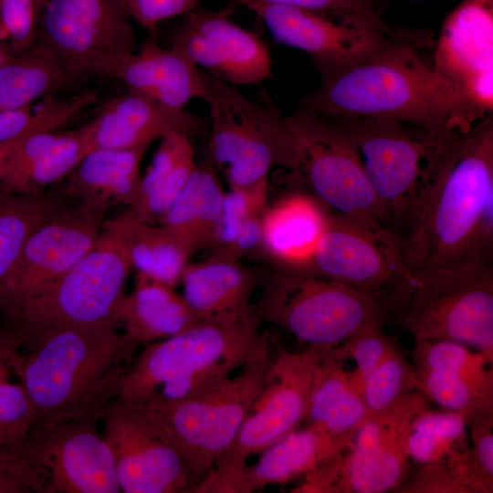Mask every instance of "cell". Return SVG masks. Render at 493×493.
Here are the masks:
<instances>
[{
  "label": "cell",
  "mask_w": 493,
  "mask_h": 493,
  "mask_svg": "<svg viewBox=\"0 0 493 493\" xmlns=\"http://www.w3.org/2000/svg\"><path fill=\"white\" fill-rule=\"evenodd\" d=\"M410 278L493 263V117L458 132L421 186L397 237Z\"/></svg>",
  "instance_id": "1"
},
{
  "label": "cell",
  "mask_w": 493,
  "mask_h": 493,
  "mask_svg": "<svg viewBox=\"0 0 493 493\" xmlns=\"http://www.w3.org/2000/svg\"><path fill=\"white\" fill-rule=\"evenodd\" d=\"M393 37L371 58L320 74L299 110L321 116L383 119L429 131H467L487 114L407 40Z\"/></svg>",
  "instance_id": "2"
},
{
  "label": "cell",
  "mask_w": 493,
  "mask_h": 493,
  "mask_svg": "<svg viewBox=\"0 0 493 493\" xmlns=\"http://www.w3.org/2000/svg\"><path fill=\"white\" fill-rule=\"evenodd\" d=\"M139 348L113 320L59 328L27 343L18 372L36 422L100 421Z\"/></svg>",
  "instance_id": "3"
},
{
  "label": "cell",
  "mask_w": 493,
  "mask_h": 493,
  "mask_svg": "<svg viewBox=\"0 0 493 493\" xmlns=\"http://www.w3.org/2000/svg\"><path fill=\"white\" fill-rule=\"evenodd\" d=\"M258 325L253 312L197 319L172 337L145 344L123 376L119 398L170 403L204 391L252 356L262 339Z\"/></svg>",
  "instance_id": "4"
},
{
  "label": "cell",
  "mask_w": 493,
  "mask_h": 493,
  "mask_svg": "<svg viewBox=\"0 0 493 493\" xmlns=\"http://www.w3.org/2000/svg\"><path fill=\"white\" fill-rule=\"evenodd\" d=\"M278 345L275 336L265 331L252 356L217 383L175 402L134 403L183 456L190 473V492L233 444Z\"/></svg>",
  "instance_id": "5"
},
{
  "label": "cell",
  "mask_w": 493,
  "mask_h": 493,
  "mask_svg": "<svg viewBox=\"0 0 493 493\" xmlns=\"http://www.w3.org/2000/svg\"><path fill=\"white\" fill-rule=\"evenodd\" d=\"M202 76L203 100L210 114L211 163L230 188L246 189L267 181L274 168L299 171V153L287 116L267 96L255 101L237 86L204 69Z\"/></svg>",
  "instance_id": "6"
},
{
  "label": "cell",
  "mask_w": 493,
  "mask_h": 493,
  "mask_svg": "<svg viewBox=\"0 0 493 493\" xmlns=\"http://www.w3.org/2000/svg\"><path fill=\"white\" fill-rule=\"evenodd\" d=\"M252 312L308 347H336L388 317L377 297L307 271L275 267Z\"/></svg>",
  "instance_id": "7"
},
{
  "label": "cell",
  "mask_w": 493,
  "mask_h": 493,
  "mask_svg": "<svg viewBox=\"0 0 493 493\" xmlns=\"http://www.w3.org/2000/svg\"><path fill=\"white\" fill-rule=\"evenodd\" d=\"M391 315L414 341H457L492 362L493 263L471 261L412 278Z\"/></svg>",
  "instance_id": "8"
},
{
  "label": "cell",
  "mask_w": 493,
  "mask_h": 493,
  "mask_svg": "<svg viewBox=\"0 0 493 493\" xmlns=\"http://www.w3.org/2000/svg\"><path fill=\"white\" fill-rule=\"evenodd\" d=\"M356 148L387 228L403 233L415 197L454 137L395 121L325 116Z\"/></svg>",
  "instance_id": "9"
},
{
  "label": "cell",
  "mask_w": 493,
  "mask_h": 493,
  "mask_svg": "<svg viewBox=\"0 0 493 493\" xmlns=\"http://www.w3.org/2000/svg\"><path fill=\"white\" fill-rule=\"evenodd\" d=\"M131 267L107 232L58 280L34 298L2 313L22 349L48 331L73 325L115 321Z\"/></svg>",
  "instance_id": "10"
},
{
  "label": "cell",
  "mask_w": 493,
  "mask_h": 493,
  "mask_svg": "<svg viewBox=\"0 0 493 493\" xmlns=\"http://www.w3.org/2000/svg\"><path fill=\"white\" fill-rule=\"evenodd\" d=\"M299 153L304 185L330 211L396 246L360 155L328 117L297 110L287 116ZM396 247V246H395Z\"/></svg>",
  "instance_id": "11"
},
{
  "label": "cell",
  "mask_w": 493,
  "mask_h": 493,
  "mask_svg": "<svg viewBox=\"0 0 493 493\" xmlns=\"http://www.w3.org/2000/svg\"><path fill=\"white\" fill-rule=\"evenodd\" d=\"M427 407L414 391L391 406L367 414L349 446L305 475L296 492L382 493L399 488L406 477V435L413 418Z\"/></svg>",
  "instance_id": "12"
},
{
  "label": "cell",
  "mask_w": 493,
  "mask_h": 493,
  "mask_svg": "<svg viewBox=\"0 0 493 493\" xmlns=\"http://www.w3.org/2000/svg\"><path fill=\"white\" fill-rule=\"evenodd\" d=\"M317 357L318 347L288 351L278 345L233 444L193 493H211L216 485L241 469L251 456L259 454L304 421Z\"/></svg>",
  "instance_id": "13"
},
{
  "label": "cell",
  "mask_w": 493,
  "mask_h": 493,
  "mask_svg": "<svg viewBox=\"0 0 493 493\" xmlns=\"http://www.w3.org/2000/svg\"><path fill=\"white\" fill-rule=\"evenodd\" d=\"M36 31L68 82L85 74L104 76L133 53L134 34L119 0H37Z\"/></svg>",
  "instance_id": "14"
},
{
  "label": "cell",
  "mask_w": 493,
  "mask_h": 493,
  "mask_svg": "<svg viewBox=\"0 0 493 493\" xmlns=\"http://www.w3.org/2000/svg\"><path fill=\"white\" fill-rule=\"evenodd\" d=\"M99 420L37 421L10 446L44 478L47 493H120Z\"/></svg>",
  "instance_id": "15"
},
{
  "label": "cell",
  "mask_w": 493,
  "mask_h": 493,
  "mask_svg": "<svg viewBox=\"0 0 493 493\" xmlns=\"http://www.w3.org/2000/svg\"><path fill=\"white\" fill-rule=\"evenodd\" d=\"M106 213L73 200L41 223L26 239L0 292V314L58 280L100 236Z\"/></svg>",
  "instance_id": "16"
},
{
  "label": "cell",
  "mask_w": 493,
  "mask_h": 493,
  "mask_svg": "<svg viewBox=\"0 0 493 493\" xmlns=\"http://www.w3.org/2000/svg\"><path fill=\"white\" fill-rule=\"evenodd\" d=\"M278 42L305 51L320 74L365 61L391 42L388 26L303 8L250 3L246 5Z\"/></svg>",
  "instance_id": "17"
},
{
  "label": "cell",
  "mask_w": 493,
  "mask_h": 493,
  "mask_svg": "<svg viewBox=\"0 0 493 493\" xmlns=\"http://www.w3.org/2000/svg\"><path fill=\"white\" fill-rule=\"evenodd\" d=\"M100 421L121 492L190 493L185 461L138 404L117 398Z\"/></svg>",
  "instance_id": "18"
},
{
  "label": "cell",
  "mask_w": 493,
  "mask_h": 493,
  "mask_svg": "<svg viewBox=\"0 0 493 493\" xmlns=\"http://www.w3.org/2000/svg\"><path fill=\"white\" fill-rule=\"evenodd\" d=\"M311 273L377 297L388 316L412 279L393 245L331 211L315 251Z\"/></svg>",
  "instance_id": "19"
},
{
  "label": "cell",
  "mask_w": 493,
  "mask_h": 493,
  "mask_svg": "<svg viewBox=\"0 0 493 493\" xmlns=\"http://www.w3.org/2000/svg\"><path fill=\"white\" fill-rule=\"evenodd\" d=\"M232 8H194L173 32L171 45L197 67L229 84L258 85L272 78L266 42L230 19Z\"/></svg>",
  "instance_id": "20"
},
{
  "label": "cell",
  "mask_w": 493,
  "mask_h": 493,
  "mask_svg": "<svg viewBox=\"0 0 493 493\" xmlns=\"http://www.w3.org/2000/svg\"><path fill=\"white\" fill-rule=\"evenodd\" d=\"M493 0H463L445 19L434 68L492 112Z\"/></svg>",
  "instance_id": "21"
},
{
  "label": "cell",
  "mask_w": 493,
  "mask_h": 493,
  "mask_svg": "<svg viewBox=\"0 0 493 493\" xmlns=\"http://www.w3.org/2000/svg\"><path fill=\"white\" fill-rule=\"evenodd\" d=\"M86 126L92 150H147L152 142L172 133L191 138L204 128V121L184 109L129 91L104 102Z\"/></svg>",
  "instance_id": "22"
},
{
  "label": "cell",
  "mask_w": 493,
  "mask_h": 493,
  "mask_svg": "<svg viewBox=\"0 0 493 493\" xmlns=\"http://www.w3.org/2000/svg\"><path fill=\"white\" fill-rule=\"evenodd\" d=\"M330 211L309 191L293 190L267 205L262 215V254L275 267L311 272Z\"/></svg>",
  "instance_id": "23"
},
{
  "label": "cell",
  "mask_w": 493,
  "mask_h": 493,
  "mask_svg": "<svg viewBox=\"0 0 493 493\" xmlns=\"http://www.w3.org/2000/svg\"><path fill=\"white\" fill-rule=\"evenodd\" d=\"M104 76L122 81L129 91L174 109H184L205 95L202 69L179 48L153 41L116 63Z\"/></svg>",
  "instance_id": "24"
},
{
  "label": "cell",
  "mask_w": 493,
  "mask_h": 493,
  "mask_svg": "<svg viewBox=\"0 0 493 493\" xmlns=\"http://www.w3.org/2000/svg\"><path fill=\"white\" fill-rule=\"evenodd\" d=\"M341 449L323 433L306 426L295 429L261 451L258 460L245 465L216 485L211 493H251L306 475Z\"/></svg>",
  "instance_id": "25"
},
{
  "label": "cell",
  "mask_w": 493,
  "mask_h": 493,
  "mask_svg": "<svg viewBox=\"0 0 493 493\" xmlns=\"http://www.w3.org/2000/svg\"><path fill=\"white\" fill-rule=\"evenodd\" d=\"M261 275L221 255L188 263L180 284L184 300L197 319L240 317L252 313L250 300Z\"/></svg>",
  "instance_id": "26"
},
{
  "label": "cell",
  "mask_w": 493,
  "mask_h": 493,
  "mask_svg": "<svg viewBox=\"0 0 493 493\" xmlns=\"http://www.w3.org/2000/svg\"><path fill=\"white\" fill-rule=\"evenodd\" d=\"M331 348L318 347V357L304 421L329 436L342 451L367 414L352 372Z\"/></svg>",
  "instance_id": "27"
},
{
  "label": "cell",
  "mask_w": 493,
  "mask_h": 493,
  "mask_svg": "<svg viewBox=\"0 0 493 493\" xmlns=\"http://www.w3.org/2000/svg\"><path fill=\"white\" fill-rule=\"evenodd\" d=\"M146 150L94 149L65 178V190L82 205L100 212L118 205L131 206L141 181Z\"/></svg>",
  "instance_id": "28"
},
{
  "label": "cell",
  "mask_w": 493,
  "mask_h": 493,
  "mask_svg": "<svg viewBox=\"0 0 493 493\" xmlns=\"http://www.w3.org/2000/svg\"><path fill=\"white\" fill-rule=\"evenodd\" d=\"M102 230L117 241L137 273L173 288L180 284L192 254L165 227L141 220L128 206L104 220Z\"/></svg>",
  "instance_id": "29"
},
{
  "label": "cell",
  "mask_w": 493,
  "mask_h": 493,
  "mask_svg": "<svg viewBox=\"0 0 493 493\" xmlns=\"http://www.w3.org/2000/svg\"><path fill=\"white\" fill-rule=\"evenodd\" d=\"M196 320L182 294L139 273L115 317L117 326L138 346L172 337Z\"/></svg>",
  "instance_id": "30"
},
{
  "label": "cell",
  "mask_w": 493,
  "mask_h": 493,
  "mask_svg": "<svg viewBox=\"0 0 493 493\" xmlns=\"http://www.w3.org/2000/svg\"><path fill=\"white\" fill-rule=\"evenodd\" d=\"M225 192L212 163L197 165L189 181L157 224L193 255L210 247Z\"/></svg>",
  "instance_id": "31"
},
{
  "label": "cell",
  "mask_w": 493,
  "mask_h": 493,
  "mask_svg": "<svg viewBox=\"0 0 493 493\" xmlns=\"http://www.w3.org/2000/svg\"><path fill=\"white\" fill-rule=\"evenodd\" d=\"M197 167L191 138L172 133L163 139L141 177L131 210L142 221L157 224Z\"/></svg>",
  "instance_id": "32"
},
{
  "label": "cell",
  "mask_w": 493,
  "mask_h": 493,
  "mask_svg": "<svg viewBox=\"0 0 493 493\" xmlns=\"http://www.w3.org/2000/svg\"><path fill=\"white\" fill-rule=\"evenodd\" d=\"M67 83L58 58L39 39L0 66V111L31 105Z\"/></svg>",
  "instance_id": "33"
},
{
  "label": "cell",
  "mask_w": 493,
  "mask_h": 493,
  "mask_svg": "<svg viewBox=\"0 0 493 493\" xmlns=\"http://www.w3.org/2000/svg\"><path fill=\"white\" fill-rule=\"evenodd\" d=\"M73 200L64 187L39 194L0 187V292L30 234Z\"/></svg>",
  "instance_id": "34"
},
{
  "label": "cell",
  "mask_w": 493,
  "mask_h": 493,
  "mask_svg": "<svg viewBox=\"0 0 493 493\" xmlns=\"http://www.w3.org/2000/svg\"><path fill=\"white\" fill-rule=\"evenodd\" d=\"M467 417L460 413L425 408L413 418L408 428L409 459L422 465L435 464L467 450Z\"/></svg>",
  "instance_id": "35"
},
{
  "label": "cell",
  "mask_w": 493,
  "mask_h": 493,
  "mask_svg": "<svg viewBox=\"0 0 493 493\" xmlns=\"http://www.w3.org/2000/svg\"><path fill=\"white\" fill-rule=\"evenodd\" d=\"M20 354L16 340L0 324V446L9 447L22 440L36 422L18 372Z\"/></svg>",
  "instance_id": "36"
},
{
  "label": "cell",
  "mask_w": 493,
  "mask_h": 493,
  "mask_svg": "<svg viewBox=\"0 0 493 493\" xmlns=\"http://www.w3.org/2000/svg\"><path fill=\"white\" fill-rule=\"evenodd\" d=\"M92 151L86 124L59 131L44 153L8 190L39 194L64 180L79 163Z\"/></svg>",
  "instance_id": "37"
},
{
  "label": "cell",
  "mask_w": 493,
  "mask_h": 493,
  "mask_svg": "<svg viewBox=\"0 0 493 493\" xmlns=\"http://www.w3.org/2000/svg\"><path fill=\"white\" fill-rule=\"evenodd\" d=\"M420 392L446 411L472 415L493 413V383L448 372L415 369Z\"/></svg>",
  "instance_id": "38"
},
{
  "label": "cell",
  "mask_w": 493,
  "mask_h": 493,
  "mask_svg": "<svg viewBox=\"0 0 493 493\" xmlns=\"http://www.w3.org/2000/svg\"><path fill=\"white\" fill-rule=\"evenodd\" d=\"M367 414L382 411L414 391H420L414 367L395 343L362 380Z\"/></svg>",
  "instance_id": "39"
},
{
  "label": "cell",
  "mask_w": 493,
  "mask_h": 493,
  "mask_svg": "<svg viewBox=\"0 0 493 493\" xmlns=\"http://www.w3.org/2000/svg\"><path fill=\"white\" fill-rule=\"evenodd\" d=\"M95 100L91 92H84L70 100L48 96L38 107L28 105L0 111V143L12 141L36 128L57 130Z\"/></svg>",
  "instance_id": "40"
},
{
  "label": "cell",
  "mask_w": 493,
  "mask_h": 493,
  "mask_svg": "<svg viewBox=\"0 0 493 493\" xmlns=\"http://www.w3.org/2000/svg\"><path fill=\"white\" fill-rule=\"evenodd\" d=\"M413 360L415 369L454 372L493 383L492 369L488 368L492 362L481 352L471 351L467 345L457 341H415Z\"/></svg>",
  "instance_id": "41"
},
{
  "label": "cell",
  "mask_w": 493,
  "mask_h": 493,
  "mask_svg": "<svg viewBox=\"0 0 493 493\" xmlns=\"http://www.w3.org/2000/svg\"><path fill=\"white\" fill-rule=\"evenodd\" d=\"M268 180L246 189L225 192L212 245L214 254L222 255L236 239L241 226L251 215L267 207Z\"/></svg>",
  "instance_id": "42"
},
{
  "label": "cell",
  "mask_w": 493,
  "mask_h": 493,
  "mask_svg": "<svg viewBox=\"0 0 493 493\" xmlns=\"http://www.w3.org/2000/svg\"><path fill=\"white\" fill-rule=\"evenodd\" d=\"M383 325L382 321L371 323L343 343L331 348L332 353L338 358L354 361L356 367L351 372L360 389L362 380L395 344L385 334Z\"/></svg>",
  "instance_id": "43"
},
{
  "label": "cell",
  "mask_w": 493,
  "mask_h": 493,
  "mask_svg": "<svg viewBox=\"0 0 493 493\" xmlns=\"http://www.w3.org/2000/svg\"><path fill=\"white\" fill-rule=\"evenodd\" d=\"M37 0H0V28L14 47L24 50L35 40Z\"/></svg>",
  "instance_id": "44"
},
{
  "label": "cell",
  "mask_w": 493,
  "mask_h": 493,
  "mask_svg": "<svg viewBox=\"0 0 493 493\" xmlns=\"http://www.w3.org/2000/svg\"><path fill=\"white\" fill-rule=\"evenodd\" d=\"M0 493H47L42 476L13 448L0 446Z\"/></svg>",
  "instance_id": "45"
},
{
  "label": "cell",
  "mask_w": 493,
  "mask_h": 493,
  "mask_svg": "<svg viewBox=\"0 0 493 493\" xmlns=\"http://www.w3.org/2000/svg\"><path fill=\"white\" fill-rule=\"evenodd\" d=\"M241 5L250 3L279 5L303 8L321 14L353 16L386 26L372 5L363 0H232Z\"/></svg>",
  "instance_id": "46"
},
{
  "label": "cell",
  "mask_w": 493,
  "mask_h": 493,
  "mask_svg": "<svg viewBox=\"0 0 493 493\" xmlns=\"http://www.w3.org/2000/svg\"><path fill=\"white\" fill-rule=\"evenodd\" d=\"M492 416L493 413H486L467 419L474 443L471 459L478 477L490 490L493 488Z\"/></svg>",
  "instance_id": "47"
},
{
  "label": "cell",
  "mask_w": 493,
  "mask_h": 493,
  "mask_svg": "<svg viewBox=\"0 0 493 493\" xmlns=\"http://www.w3.org/2000/svg\"><path fill=\"white\" fill-rule=\"evenodd\" d=\"M199 0H119L125 13L142 26L153 29L168 18L186 15Z\"/></svg>",
  "instance_id": "48"
},
{
  "label": "cell",
  "mask_w": 493,
  "mask_h": 493,
  "mask_svg": "<svg viewBox=\"0 0 493 493\" xmlns=\"http://www.w3.org/2000/svg\"><path fill=\"white\" fill-rule=\"evenodd\" d=\"M53 131V130H47L45 128H36L31 131H26V133L22 134L21 136L4 142L0 143V183L3 178V174L5 172V164L10 157V155L13 153V152L17 148V146L23 142V140L29 135L30 133L36 132V131Z\"/></svg>",
  "instance_id": "49"
},
{
  "label": "cell",
  "mask_w": 493,
  "mask_h": 493,
  "mask_svg": "<svg viewBox=\"0 0 493 493\" xmlns=\"http://www.w3.org/2000/svg\"><path fill=\"white\" fill-rule=\"evenodd\" d=\"M11 55L8 51L0 44V66L3 65Z\"/></svg>",
  "instance_id": "50"
},
{
  "label": "cell",
  "mask_w": 493,
  "mask_h": 493,
  "mask_svg": "<svg viewBox=\"0 0 493 493\" xmlns=\"http://www.w3.org/2000/svg\"><path fill=\"white\" fill-rule=\"evenodd\" d=\"M364 2L370 4V5H372V2H375V1H383V0H363Z\"/></svg>",
  "instance_id": "51"
}]
</instances>
